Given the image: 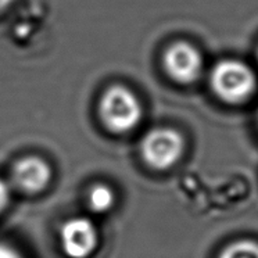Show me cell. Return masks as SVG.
<instances>
[{
    "label": "cell",
    "instance_id": "6da1fadb",
    "mask_svg": "<svg viewBox=\"0 0 258 258\" xmlns=\"http://www.w3.org/2000/svg\"><path fill=\"white\" fill-rule=\"evenodd\" d=\"M99 114L107 129L114 134H125L139 125L143 108L132 90L114 85L101 96Z\"/></svg>",
    "mask_w": 258,
    "mask_h": 258
},
{
    "label": "cell",
    "instance_id": "7a4b0ae2",
    "mask_svg": "<svg viewBox=\"0 0 258 258\" xmlns=\"http://www.w3.org/2000/svg\"><path fill=\"white\" fill-rule=\"evenodd\" d=\"M210 82L221 100L237 104L248 100L257 89V77L246 62L222 60L214 66Z\"/></svg>",
    "mask_w": 258,
    "mask_h": 258
},
{
    "label": "cell",
    "instance_id": "3957f363",
    "mask_svg": "<svg viewBox=\"0 0 258 258\" xmlns=\"http://www.w3.org/2000/svg\"><path fill=\"white\" fill-rule=\"evenodd\" d=\"M185 141L172 128H156L147 134L141 143L142 158L154 169H168L182 156Z\"/></svg>",
    "mask_w": 258,
    "mask_h": 258
},
{
    "label": "cell",
    "instance_id": "277c9868",
    "mask_svg": "<svg viewBox=\"0 0 258 258\" xmlns=\"http://www.w3.org/2000/svg\"><path fill=\"white\" fill-rule=\"evenodd\" d=\"M164 68L175 82L191 84L203 71L202 53L195 46L183 40L175 42L168 46L163 57Z\"/></svg>",
    "mask_w": 258,
    "mask_h": 258
},
{
    "label": "cell",
    "instance_id": "5b68a950",
    "mask_svg": "<svg viewBox=\"0 0 258 258\" xmlns=\"http://www.w3.org/2000/svg\"><path fill=\"white\" fill-rule=\"evenodd\" d=\"M60 241L68 258H89L97 247L95 224L85 217L68 219L60 230Z\"/></svg>",
    "mask_w": 258,
    "mask_h": 258
},
{
    "label": "cell",
    "instance_id": "8992f818",
    "mask_svg": "<svg viewBox=\"0 0 258 258\" xmlns=\"http://www.w3.org/2000/svg\"><path fill=\"white\" fill-rule=\"evenodd\" d=\"M13 183L25 193L43 190L51 178L50 167L39 157H25L13 168Z\"/></svg>",
    "mask_w": 258,
    "mask_h": 258
},
{
    "label": "cell",
    "instance_id": "52a82bcc",
    "mask_svg": "<svg viewBox=\"0 0 258 258\" xmlns=\"http://www.w3.org/2000/svg\"><path fill=\"white\" fill-rule=\"evenodd\" d=\"M89 207L93 213H106L114 204V193L106 185H96L89 191Z\"/></svg>",
    "mask_w": 258,
    "mask_h": 258
},
{
    "label": "cell",
    "instance_id": "ba28073f",
    "mask_svg": "<svg viewBox=\"0 0 258 258\" xmlns=\"http://www.w3.org/2000/svg\"><path fill=\"white\" fill-rule=\"evenodd\" d=\"M218 258H258V243L254 240H239L226 246Z\"/></svg>",
    "mask_w": 258,
    "mask_h": 258
},
{
    "label": "cell",
    "instance_id": "9c48e42d",
    "mask_svg": "<svg viewBox=\"0 0 258 258\" xmlns=\"http://www.w3.org/2000/svg\"><path fill=\"white\" fill-rule=\"evenodd\" d=\"M10 202V189L3 179H0V213L6 208Z\"/></svg>",
    "mask_w": 258,
    "mask_h": 258
},
{
    "label": "cell",
    "instance_id": "30bf717a",
    "mask_svg": "<svg viewBox=\"0 0 258 258\" xmlns=\"http://www.w3.org/2000/svg\"><path fill=\"white\" fill-rule=\"evenodd\" d=\"M0 258H23L20 252L16 251L13 247L7 246L5 243H0Z\"/></svg>",
    "mask_w": 258,
    "mask_h": 258
},
{
    "label": "cell",
    "instance_id": "8fae6325",
    "mask_svg": "<svg viewBox=\"0 0 258 258\" xmlns=\"http://www.w3.org/2000/svg\"><path fill=\"white\" fill-rule=\"evenodd\" d=\"M14 0H0V10H3V9H6L7 6H10Z\"/></svg>",
    "mask_w": 258,
    "mask_h": 258
},
{
    "label": "cell",
    "instance_id": "7c38bea8",
    "mask_svg": "<svg viewBox=\"0 0 258 258\" xmlns=\"http://www.w3.org/2000/svg\"><path fill=\"white\" fill-rule=\"evenodd\" d=\"M257 54H258V53H257Z\"/></svg>",
    "mask_w": 258,
    "mask_h": 258
}]
</instances>
